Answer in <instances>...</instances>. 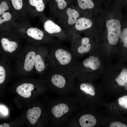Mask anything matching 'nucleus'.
Segmentation results:
<instances>
[{
    "mask_svg": "<svg viewBox=\"0 0 127 127\" xmlns=\"http://www.w3.org/2000/svg\"><path fill=\"white\" fill-rule=\"evenodd\" d=\"M75 56L71 49L61 44L50 45L48 55V71L64 75H70L76 64Z\"/></svg>",
    "mask_w": 127,
    "mask_h": 127,
    "instance_id": "obj_1",
    "label": "nucleus"
},
{
    "mask_svg": "<svg viewBox=\"0 0 127 127\" xmlns=\"http://www.w3.org/2000/svg\"><path fill=\"white\" fill-rule=\"evenodd\" d=\"M15 25L25 30L27 35L36 41H43L50 45L61 43L62 41L50 36L44 30L26 25L24 22L21 23H16Z\"/></svg>",
    "mask_w": 127,
    "mask_h": 127,
    "instance_id": "obj_2",
    "label": "nucleus"
},
{
    "mask_svg": "<svg viewBox=\"0 0 127 127\" xmlns=\"http://www.w3.org/2000/svg\"><path fill=\"white\" fill-rule=\"evenodd\" d=\"M80 12L79 10L75 8L67 6L56 18L57 24L66 31L74 26L80 17Z\"/></svg>",
    "mask_w": 127,
    "mask_h": 127,
    "instance_id": "obj_3",
    "label": "nucleus"
},
{
    "mask_svg": "<svg viewBox=\"0 0 127 127\" xmlns=\"http://www.w3.org/2000/svg\"><path fill=\"white\" fill-rule=\"evenodd\" d=\"M41 20L43 22L44 30L49 35L61 41H70L71 36L52 19L45 16Z\"/></svg>",
    "mask_w": 127,
    "mask_h": 127,
    "instance_id": "obj_4",
    "label": "nucleus"
},
{
    "mask_svg": "<svg viewBox=\"0 0 127 127\" xmlns=\"http://www.w3.org/2000/svg\"><path fill=\"white\" fill-rule=\"evenodd\" d=\"M16 17L7 3L3 1L0 4V28L5 30L13 26L16 23Z\"/></svg>",
    "mask_w": 127,
    "mask_h": 127,
    "instance_id": "obj_5",
    "label": "nucleus"
},
{
    "mask_svg": "<svg viewBox=\"0 0 127 127\" xmlns=\"http://www.w3.org/2000/svg\"><path fill=\"white\" fill-rule=\"evenodd\" d=\"M71 37V50L75 56L84 54L90 51L91 45L88 37H80L77 34Z\"/></svg>",
    "mask_w": 127,
    "mask_h": 127,
    "instance_id": "obj_6",
    "label": "nucleus"
},
{
    "mask_svg": "<svg viewBox=\"0 0 127 127\" xmlns=\"http://www.w3.org/2000/svg\"><path fill=\"white\" fill-rule=\"evenodd\" d=\"M106 26L109 43L112 45L116 44L119 41L121 32L120 21L117 19L108 20L106 22Z\"/></svg>",
    "mask_w": 127,
    "mask_h": 127,
    "instance_id": "obj_7",
    "label": "nucleus"
},
{
    "mask_svg": "<svg viewBox=\"0 0 127 127\" xmlns=\"http://www.w3.org/2000/svg\"><path fill=\"white\" fill-rule=\"evenodd\" d=\"M92 23L89 19L85 17L79 18L74 26L66 31L71 36L77 32H82L91 28Z\"/></svg>",
    "mask_w": 127,
    "mask_h": 127,
    "instance_id": "obj_8",
    "label": "nucleus"
},
{
    "mask_svg": "<svg viewBox=\"0 0 127 127\" xmlns=\"http://www.w3.org/2000/svg\"><path fill=\"white\" fill-rule=\"evenodd\" d=\"M101 65L99 59L95 56H91L84 60L82 62V65H75L74 71L84 68H90L93 70H96L99 69Z\"/></svg>",
    "mask_w": 127,
    "mask_h": 127,
    "instance_id": "obj_9",
    "label": "nucleus"
},
{
    "mask_svg": "<svg viewBox=\"0 0 127 127\" xmlns=\"http://www.w3.org/2000/svg\"><path fill=\"white\" fill-rule=\"evenodd\" d=\"M29 2L34 8L31 14L33 16H39L41 19L45 16L44 13L45 5L43 0H29Z\"/></svg>",
    "mask_w": 127,
    "mask_h": 127,
    "instance_id": "obj_10",
    "label": "nucleus"
},
{
    "mask_svg": "<svg viewBox=\"0 0 127 127\" xmlns=\"http://www.w3.org/2000/svg\"><path fill=\"white\" fill-rule=\"evenodd\" d=\"M55 4L50 7L49 12L52 17L56 18L59 13L67 6V3L65 0H53Z\"/></svg>",
    "mask_w": 127,
    "mask_h": 127,
    "instance_id": "obj_11",
    "label": "nucleus"
},
{
    "mask_svg": "<svg viewBox=\"0 0 127 127\" xmlns=\"http://www.w3.org/2000/svg\"><path fill=\"white\" fill-rule=\"evenodd\" d=\"M49 72L51 75L50 80L52 83L58 88H63L66 84V80L64 76V74L50 71Z\"/></svg>",
    "mask_w": 127,
    "mask_h": 127,
    "instance_id": "obj_12",
    "label": "nucleus"
},
{
    "mask_svg": "<svg viewBox=\"0 0 127 127\" xmlns=\"http://www.w3.org/2000/svg\"><path fill=\"white\" fill-rule=\"evenodd\" d=\"M34 88V85L32 84L24 83L18 86L16 90L17 93L22 97L28 98L31 96V91Z\"/></svg>",
    "mask_w": 127,
    "mask_h": 127,
    "instance_id": "obj_13",
    "label": "nucleus"
},
{
    "mask_svg": "<svg viewBox=\"0 0 127 127\" xmlns=\"http://www.w3.org/2000/svg\"><path fill=\"white\" fill-rule=\"evenodd\" d=\"M11 2L14 10H13L16 20L21 19L23 15H25L26 13L22 10L23 4L22 0H11Z\"/></svg>",
    "mask_w": 127,
    "mask_h": 127,
    "instance_id": "obj_14",
    "label": "nucleus"
},
{
    "mask_svg": "<svg viewBox=\"0 0 127 127\" xmlns=\"http://www.w3.org/2000/svg\"><path fill=\"white\" fill-rule=\"evenodd\" d=\"M41 113L40 108L39 107H34L32 109H29L28 110L26 116L31 124L36 123Z\"/></svg>",
    "mask_w": 127,
    "mask_h": 127,
    "instance_id": "obj_15",
    "label": "nucleus"
},
{
    "mask_svg": "<svg viewBox=\"0 0 127 127\" xmlns=\"http://www.w3.org/2000/svg\"><path fill=\"white\" fill-rule=\"evenodd\" d=\"M79 122L82 127H92L95 125L96 120L93 115L87 114L82 116L79 119Z\"/></svg>",
    "mask_w": 127,
    "mask_h": 127,
    "instance_id": "obj_16",
    "label": "nucleus"
},
{
    "mask_svg": "<svg viewBox=\"0 0 127 127\" xmlns=\"http://www.w3.org/2000/svg\"><path fill=\"white\" fill-rule=\"evenodd\" d=\"M36 54L34 51H31L27 55L24 61V67L26 71H29L33 68L35 65Z\"/></svg>",
    "mask_w": 127,
    "mask_h": 127,
    "instance_id": "obj_17",
    "label": "nucleus"
},
{
    "mask_svg": "<svg viewBox=\"0 0 127 127\" xmlns=\"http://www.w3.org/2000/svg\"><path fill=\"white\" fill-rule=\"evenodd\" d=\"M1 41L3 49L6 52L12 53L15 51L18 47L16 42L10 40L6 38H2Z\"/></svg>",
    "mask_w": 127,
    "mask_h": 127,
    "instance_id": "obj_18",
    "label": "nucleus"
},
{
    "mask_svg": "<svg viewBox=\"0 0 127 127\" xmlns=\"http://www.w3.org/2000/svg\"><path fill=\"white\" fill-rule=\"evenodd\" d=\"M69 109L67 105L65 103H60L56 105L52 108L51 111L56 117L59 118L67 112Z\"/></svg>",
    "mask_w": 127,
    "mask_h": 127,
    "instance_id": "obj_19",
    "label": "nucleus"
},
{
    "mask_svg": "<svg viewBox=\"0 0 127 127\" xmlns=\"http://www.w3.org/2000/svg\"><path fill=\"white\" fill-rule=\"evenodd\" d=\"M94 0H77L78 7L82 10L93 8L95 5Z\"/></svg>",
    "mask_w": 127,
    "mask_h": 127,
    "instance_id": "obj_20",
    "label": "nucleus"
},
{
    "mask_svg": "<svg viewBox=\"0 0 127 127\" xmlns=\"http://www.w3.org/2000/svg\"><path fill=\"white\" fill-rule=\"evenodd\" d=\"M116 81L120 86H127V69L125 67L122 70L120 74L115 79Z\"/></svg>",
    "mask_w": 127,
    "mask_h": 127,
    "instance_id": "obj_21",
    "label": "nucleus"
},
{
    "mask_svg": "<svg viewBox=\"0 0 127 127\" xmlns=\"http://www.w3.org/2000/svg\"><path fill=\"white\" fill-rule=\"evenodd\" d=\"M34 66L36 70L38 72H42L45 69V64L42 57L40 55H36Z\"/></svg>",
    "mask_w": 127,
    "mask_h": 127,
    "instance_id": "obj_22",
    "label": "nucleus"
},
{
    "mask_svg": "<svg viewBox=\"0 0 127 127\" xmlns=\"http://www.w3.org/2000/svg\"><path fill=\"white\" fill-rule=\"evenodd\" d=\"M81 90L87 94L94 96L95 94V89L92 85L87 83H83L80 86Z\"/></svg>",
    "mask_w": 127,
    "mask_h": 127,
    "instance_id": "obj_23",
    "label": "nucleus"
},
{
    "mask_svg": "<svg viewBox=\"0 0 127 127\" xmlns=\"http://www.w3.org/2000/svg\"><path fill=\"white\" fill-rule=\"evenodd\" d=\"M120 37L123 43V47L127 48V28L124 29L121 32Z\"/></svg>",
    "mask_w": 127,
    "mask_h": 127,
    "instance_id": "obj_24",
    "label": "nucleus"
},
{
    "mask_svg": "<svg viewBox=\"0 0 127 127\" xmlns=\"http://www.w3.org/2000/svg\"><path fill=\"white\" fill-rule=\"evenodd\" d=\"M119 103L121 106L127 109V96H124L119 98Z\"/></svg>",
    "mask_w": 127,
    "mask_h": 127,
    "instance_id": "obj_25",
    "label": "nucleus"
},
{
    "mask_svg": "<svg viewBox=\"0 0 127 127\" xmlns=\"http://www.w3.org/2000/svg\"><path fill=\"white\" fill-rule=\"evenodd\" d=\"M5 76V72L4 68L2 66H0V84L4 82Z\"/></svg>",
    "mask_w": 127,
    "mask_h": 127,
    "instance_id": "obj_26",
    "label": "nucleus"
},
{
    "mask_svg": "<svg viewBox=\"0 0 127 127\" xmlns=\"http://www.w3.org/2000/svg\"><path fill=\"white\" fill-rule=\"evenodd\" d=\"M110 127H127V126L119 122H112L110 124Z\"/></svg>",
    "mask_w": 127,
    "mask_h": 127,
    "instance_id": "obj_27",
    "label": "nucleus"
},
{
    "mask_svg": "<svg viewBox=\"0 0 127 127\" xmlns=\"http://www.w3.org/2000/svg\"><path fill=\"white\" fill-rule=\"evenodd\" d=\"M0 111L2 113L5 115H7L8 113L7 108L2 106H0Z\"/></svg>",
    "mask_w": 127,
    "mask_h": 127,
    "instance_id": "obj_28",
    "label": "nucleus"
},
{
    "mask_svg": "<svg viewBox=\"0 0 127 127\" xmlns=\"http://www.w3.org/2000/svg\"><path fill=\"white\" fill-rule=\"evenodd\" d=\"M9 125L7 123H4L0 125V127H9Z\"/></svg>",
    "mask_w": 127,
    "mask_h": 127,
    "instance_id": "obj_29",
    "label": "nucleus"
},
{
    "mask_svg": "<svg viewBox=\"0 0 127 127\" xmlns=\"http://www.w3.org/2000/svg\"><path fill=\"white\" fill-rule=\"evenodd\" d=\"M118 0V1L122 3L123 4H126L127 2V0Z\"/></svg>",
    "mask_w": 127,
    "mask_h": 127,
    "instance_id": "obj_30",
    "label": "nucleus"
},
{
    "mask_svg": "<svg viewBox=\"0 0 127 127\" xmlns=\"http://www.w3.org/2000/svg\"><path fill=\"white\" fill-rule=\"evenodd\" d=\"M97 0L98 1H100V2H102V1H107V2H108V1H109V0Z\"/></svg>",
    "mask_w": 127,
    "mask_h": 127,
    "instance_id": "obj_31",
    "label": "nucleus"
},
{
    "mask_svg": "<svg viewBox=\"0 0 127 127\" xmlns=\"http://www.w3.org/2000/svg\"><path fill=\"white\" fill-rule=\"evenodd\" d=\"M127 86H125V89L126 90H127Z\"/></svg>",
    "mask_w": 127,
    "mask_h": 127,
    "instance_id": "obj_32",
    "label": "nucleus"
}]
</instances>
